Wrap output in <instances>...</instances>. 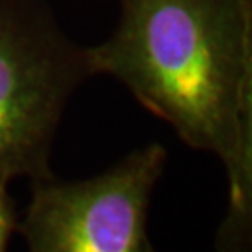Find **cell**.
<instances>
[{
	"label": "cell",
	"mask_w": 252,
	"mask_h": 252,
	"mask_svg": "<svg viewBox=\"0 0 252 252\" xmlns=\"http://www.w3.org/2000/svg\"><path fill=\"white\" fill-rule=\"evenodd\" d=\"M213 252H252V207L228 206L217 228Z\"/></svg>",
	"instance_id": "cell-4"
},
{
	"label": "cell",
	"mask_w": 252,
	"mask_h": 252,
	"mask_svg": "<svg viewBox=\"0 0 252 252\" xmlns=\"http://www.w3.org/2000/svg\"><path fill=\"white\" fill-rule=\"evenodd\" d=\"M15 211L8 194V185L0 183V252H8L9 237L15 230Z\"/></svg>",
	"instance_id": "cell-5"
},
{
	"label": "cell",
	"mask_w": 252,
	"mask_h": 252,
	"mask_svg": "<svg viewBox=\"0 0 252 252\" xmlns=\"http://www.w3.org/2000/svg\"><path fill=\"white\" fill-rule=\"evenodd\" d=\"M88 77L86 47L63 32L43 0H0V183L53 174L56 129Z\"/></svg>",
	"instance_id": "cell-2"
},
{
	"label": "cell",
	"mask_w": 252,
	"mask_h": 252,
	"mask_svg": "<svg viewBox=\"0 0 252 252\" xmlns=\"http://www.w3.org/2000/svg\"><path fill=\"white\" fill-rule=\"evenodd\" d=\"M166 161V148L150 142L92 178L32 181L19 226L27 251L155 252L148 211Z\"/></svg>",
	"instance_id": "cell-3"
},
{
	"label": "cell",
	"mask_w": 252,
	"mask_h": 252,
	"mask_svg": "<svg viewBox=\"0 0 252 252\" xmlns=\"http://www.w3.org/2000/svg\"><path fill=\"white\" fill-rule=\"evenodd\" d=\"M86 53L92 75L220 161L228 206L252 207V0H120L112 34Z\"/></svg>",
	"instance_id": "cell-1"
}]
</instances>
